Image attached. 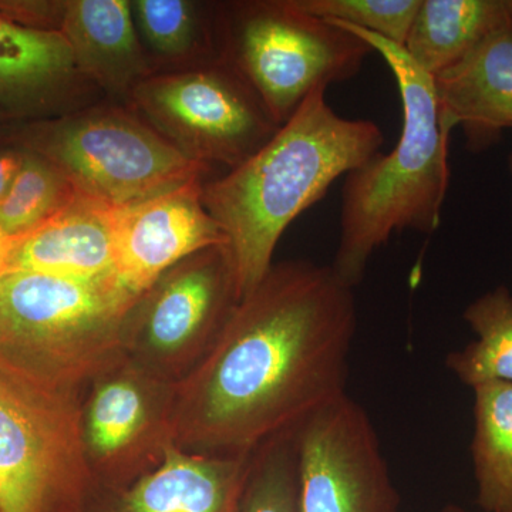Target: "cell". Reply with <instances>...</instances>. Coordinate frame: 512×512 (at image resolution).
Instances as JSON below:
<instances>
[{"label": "cell", "instance_id": "13", "mask_svg": "<svg viewBox=\"0 0 512 512\" xmlns=\"http://www.w3.org/2000/svg\"><path fill=\"white\" fill-rule=\"evenodd\" d=\"M66 37L0 13V111L15 123L57 119L101 103Z\"/></svg>", "mask_w": 512, "mask_h": 512}, {"label": "cell", "instance_id": "7", "mask_svg": "<svg viewBox=\"0 0 512 512\" xmlns=\"http://www.w3.org/2000/svg\"><path fill=\"white\" fill-rule=\"evenodd\" d=\"M221 10L225 59L279 126L313 90L357 76L373 52L365 40L293 0L225 2Z\"/></svg>", "mask_w": 512, "mask_h": 512}, {"label": "cell", "instance_id": "16", "mask_svg": "<svg viewBox=\"0 0 512 512\" xmlns=\"http://www.w3.org/2000/svg\"><path fill=\"white\" fill-rule=\"evenodd\" d=\"M60 32L79 72L111 103L128 107L134 89L154 74L130 0H67Z\"/></svg>", "mask_w": 512, "mask_h": 512}, {"label": "cell", "instance_id": "26", "mask_svg": "<svg viewBox=\"0 0 512 512\" xmlns=\"http://www.w3.org/2000/svg\"><path fill=\"white\" fill-rule=\"evenodd\" d=\"M16 126H18V123L10 120L9 117H6L5 114L0 111V146L12 143Z\"/></svg>", "mask_w": 512, "mask_h": 512}, {"label": "cell", "instance_id": "12", "mask_svg": "<svg viewBox=\"0 0 512 512\" xmlns=\"http://www.w3.org/2000/svg\"><path fill=\"white\" fill-rule=\"evenodd\" d=\"M194 181L157 197L117 210V279L140 296L178 262L227 237L202 202V185Z\"/></svg>", "mask_w": 512, "mask_h": 512}, {"label": "cell", "instance_id": "2", "mask_svg": "<svg viewBox=\"0 0 512 512\" xmlns=\"http://www.w3.org/2000/svg\"><path fill=\"white\" fill-rule=\"evenodd\" d=\"M326 90H313L245 163L202 185V202L227 237L241 299L274 265L289 225L322 201L335 181L382 150V128L339 116Z\"/></svg>", "mask_w": 512, "mask_h": 512}, {"label": "cell", "instance_id": "17", "mask_svg": "<svg viewBox=\"0 0 512 512\" xmlns=\"http://www.w3.org/2000/svg\"><path fill=\"white\" fill-rule=\"evenodd\" d=\"M117 210L80 194L28 237L13 242L8 271L93 279L116 274Z\"/></svg>", "mask_w": 512, "mask_h": 512}, {"label": "cell", "instance_id": "11", "mask_svg": "<svg viewBox=\"0 0 512 512\" xmlns=\"http://www.w3.org/2000/svg\"><path fill=\"white\" fill-rule=\"evenodd\" d=\"M299 512H399L372 419L349 394L296 431Z\"/></svg>", "mask_w": 512, "mask_h": 512}, {"label": "cell", "instance_id": "9", "mask_svg": "<svg viewBox=\"0 0 512 512\" xmlns=\"http://www.w3.org/2000/svg\"><path fill=\"white\" fill-rule=\"evenodd\" d=\"M241 301L228 245L202 249L164 272L126 313L128 359L180 383L207 355Z\"/></svg>", "mask_w": 512, "mask_h": 512}, {"label": "cell", "instance_id": "14", "mask_svg": "<svg viewBox=\"0 0 512 512\" xmlns=\"http://www.w3.org/2000/svg\"><path fill=\"white\" fill-rule=\"evenodd\" d=\"M251 463L173 443L156 470L123 490L97 491L87 512H237Z\"/></svg>", "mask_w": 512, "mask_h": 512}, {"label": "cell", "instance_id": "4", "mask_svg": "<svg viewBox=\"0 0 512 512\" xmlns=\"http://www.w3.org/2000/svg\"><path fill=\"white\" fill-rule=\"evenodd\" d=\"M138 298L116 274L93 279L0 275V357L62 389L87 384L124 355L121 330Z\"/></svg>", "mask_w": 512, "mask_h": 512}, {"label": "cell", "instance_id": "3", "mask_svg": "<svg viewBox=\"0 0 512 512\" xmlns=\"http://www.w3.org/2000/svg\"><path fill=\"white\" fill-rule=\"evenodd\" d=\"M335 23L365 40L392 70L403 107L402 136L392 151L375 154L345 175L338 248L332 266L345 284L359 285L373 254L393 234H434L450 183L448 141L434 79L402 46L383 37Z\"/></svg>", "mask_w": 512, "mask_h": 512}, {"label": "cell", "instance_id": "10", "mask_svg": "<svg viewBox=\"0 0 512 512\" xmlns=\"http://www.w3.org/2000/svg\"><path fill=\"white\" fill-rule=\"evenodd\" d=\"M175 387L126 355L87 384L82 434L97 491L123 490L160 466L174 443Z\"/></svg>", "mask_w": 512, "mask_h": 512}, {"label": "cell", "instance_id": "1", "mask_svg": "<svg viewBox=\"0 0 512 512\" xmlns=\"http://www.w3.org/2000/svg\"><path fill=\"white\" fill-rule=\"evenodd\" d=\"M353 289L330 265H272L177 383L175 446L204 456H252L346 396L357 329Z\"/></svg>", "mask_w": 512, "mask_h": 512}, {"label": "cell", "instance_id": "23", "mask_svg": "<svg viewBox=\"0 0 512 512\" xmlns=\"http://www.w3.org/2000/svg\"><path fill=\"white\" fill-rule=\"evenodd\" d=\"M295 434L279 437L252 454L237 512H299Z\"/></svg>", "mask_w": 512, "mask_h": 512}, {"label": "cell", "instance_id": "22", "mask_svg": "<svg viewBox=\"0 0 512 512\" xmlns=\"http://www.w3.org/2000/svg\"><path fill=\"white\" fill-rule=\"evenodd\" d=\"M20 148L22 167L0 202V231L12 242L28 237L79 197V191L57 165L35 151Z\"/></svg>", "mask_w": 512, "mask_h": 512}, {"label": "cell", "instance_id": "27", "mask_svg": "<svg viewBox=\"0 0 512 512\" xmlns=\"http://www.w3.org/2000/svg\"><path fill=\"white\" fill-rule=\"evenodd\" d=\"M13 242L5 237L2 231H0V275L5 274L8 269V261L10 251H12Z\"/></svg>", "mask_w": 512, "mask_h": 512}, {"label": "cell", "instance_id": "28", "mask_svg": "<svg viewBox=\"0 0 512 512\" xmlns=\"http://www.w3.org/2000/svg\"><path fill=\"white\" fill-rule=\"evenodd\" d=\"M440 512H466L463 508L458 507L456 504H448Z\"/></svg>", "mask_w": 512, "mask_h": 512}, {"label": "cell", "instance_id": "25", "mask_svg": "<svg viewBox=\"0 0 512 512\" xmlns=\"http://www.w3.org/2000/svg\"><path fill=\"white\" fill-rule=\"evenodd\" d=\"M23 150L13 144L0 146V202L5 200L6 195L15 183L20 167H22Z\"/></svg>", "mask_w": 512, "mask_h": 512}, {"label": "cell", "instance_id": "18", "mask_svg": "<svg viewBox=\"0 0 512 512\" xmlns=\"http://www.w3.org/2000/svg\"><path fill=\"white\" fill-rule=\"evenodd\" d=\"M138 39L154 74L225 59L221 3L130 0Z\"/></svg>", "mask_w": 512, "mask_h": 512}, {"label": "cell", "instance_id": "21", "mask_svg": "<svg viewBox=\"0 0 512 512\" xmlns=\"http://www.w3.org/2000/svg\"><path fill=\"white\" fill-rule=\"evenodd\" d=\"M477 339L447 356V369L466 386L512 383V293L498 286L471 302L463 313Z\"/></svg>", "mask_w": 512, "mask_h": 512}, {"label": "cell", "instance_id": "24", "mask_svg": "<svg viewBox=\"0 0 512 512\" xmlns=\"http://www.w3.org/2000/svg\"><path fill=\"white\" fill-rule=\"evenodd\" d=\"M299 9L404 46L421 0H293Z\"/></svg>", "mask_w": 512, "mask_h": 512}, {"label": "cell", "instance_id": "6", "mask_svg": "<svg viewBox=\"0 0 512 512\" xmlns=\"http://www.w3.org/2000/svg\"><path fill=\"white\" fill-rule=\"evenodd\" d=\"M83 392L0 357V512H87L97 494L82 434Z\"/></svg>", "mask_w": 512, "mask_h": 512}, {"label": "cell", "instance_id": "29", "mask_svg": "<svg viewBox=\"0 0 512 512\" xmlns=\"http://www.w3.org/2000/svg\"><path fill=\"white\" fill-rule=\"evenodd\" d=\"M510 171H511V175H512V156L510 157Z\"/></svg>", "mask_w": 512, "mask_h": 512}, {"label": "cell", "instance_id": "5", "mask_svg": "<svg viewBox=\"0 0 512 512\" xmlns=\"http://www.w3.org/2000/svg\"><path fill=\"white\" fill-rule=\"evenodd\" d=\"M10 144L46 157L80 194L114 210L207 180L212 170L184 156L136 111L111 101L19 123Z\"/></svg>", "mask_w": 512, "mask_h": 512}, {"label": "cell", "instance_id": "20", "mask_svg": "<svg viewBox=\"0 0 512 512\" xmlns=\"http://www.w3.org/2000/svg\"><path fill=\"white\" fill-rule=\"evenodd\" d=\"M473 392L477 504L484 512H512V383H484Z\"/></svg>", "mask_w": 512, "mask_h": 512}, {"label": "cell", "instance_id": "15", "mask_svg": "<svg viewBox=\"0 0 512 512\" xmlns=\"http://www.w3.org/2000/svg\"><path fill=\"white\" fill-rule=\"evenodd\" d=\"M433 79L444 127H461L473 153L494 146L512 128V28L494 33Z\"/></svg>", "mask_w": 512, "mask_h": 512}, {"label": "cell", "instance_id": "8", "mask_svg": "<svg viewBox=\"0 0 512 512\" xmlns=\"http://www.w3.org/2000/svg\"><path fill=\"white\" fill-rule=\"evenodd\" d=\"M128 107L184 156L211 168L245 163L281 127L227 59L153 74Z\"/></svg>", "mask_w": 512, "mask_h": 512}, {"label": "cell", "instance_id": "19", "mask_svg": "<svg viewBox=\"0 0 512 512\" xmlns=\"http://www.w3.org/2000/svg\"><path fill=\"white\" fill-rule=\"evenodd\" d=\"M508 28H512V0H421L403 49L424 72L436 77Z\"/></svg>", "mask_w": 512, "mask_h": 512}]
</instances>
